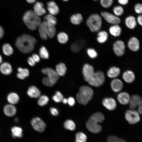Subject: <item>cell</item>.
<instances>
[{
    "mask_svg": "<svg viewBox=\"0 0 142 142\" xmlns=\"http://www.w3.org/2000/svg\"><path fill=\"white\" fill-rule=\"evenodd\" d=\"M125 48L124 42L121 40H116L113 44V51L115 54L118 57H121L124 55Z\"/></svg>",
    "mask_w": 142,
    "mask_h": 142,
    "instance_id": "30bf717a",
    "label": "cell"
},
{
    "mask_svg": "<svg viewBox=\"0 0 142 142\" xmlns=\"http://www.w3.org/2000/svg\"><path fill=\"white\" fill-rule=\"evenodd\" d=\"M125 118L130 124H134L139 122L140 117L139 113L134 109H128L125 112Z\"/></svg>",
    "mask_w": 142,
    "mask_h": 142,
    "instance_id": "ba28073f",
    "label": "cell"
},
{
    "mask_svg": "<svg viewBox=\"0 0 142 142\" xmlns=\"http://www.w3.org/2000/svg\"><path fill=\"white\" fill-rule=\"evenodd\" d=\"M44 21L49 26H55L57 23V19L55 16L50 14L45 16L44 18Z\"/></svg>",
    "mask_w": 142,
    "mask_h": 142,
    "instance_id": "1f68e13d",
    "label": "cell"
},
{
    "mask_svg": "<svg viewBox=\"0 0 142 142\" xmlns=\"http://www.w3.org/2000/svg\"><path fill=\"white\" fill-rule=\"evenodd\" d=\"M63 98L62 94L59 91H57L55 94L52 97L53 100L56 103H60L61 102Z\"/></svg>",
    "mask_w": 142,
    "mask_h": 142,
    "instance_id": "b9f144b4",
    "label": "cell"
},
{
    "mask_svg": "<svg viewBox=\"0 0 142 142\" xmlns=\"http://www.w3.org/2000/svg\"><path fill=\"white\" fill-rule=\"evenodd\" d=\"M127 27L131 29H134L136 26V22L134 17L130 16L126 18L125 21Z\"/></svg>",
    "mask_w": 142,
    "mask_h": 142,
    "instance_id": "f546056e",
    "label": "cell"
},
{
    "mask_svg": "<svg viewBox=\"0 0 142 142\" xmlns=\"http://www.w3.org/2000/svg\"><path fill=\"white\" fill-rule=\"evenodd\" d=\"M134 10L135 12L138 14H141L142 12V5L140 3L136 4L134 7Z\"/></svg>",
    "mask_w": 142,
    "mask_h": 142,
    "instance_id": "c3c4849f",
    "label": "cell"
},
{
    "mask_svg": "<svg viewBox=\"0 0 142 142\" xmlns=\"http://www.w3.org/2000/svg\"><path fill=\"white\" fill-rule=\"evenodd\" d=\"M102 103L103 106L110 110H113L116 107V102L115 100L112 98H105L103 99Z\"/></svg>",
    "mask_w": 142,
    "mask_h": 142,
    "instance_id": "9a60e30c",
    "label": "cell"
},
{
    "mask_svg": "<svg viewBox=\"0 0 142 142\" xmlns=\"http://www.w3.org/2000/svg\"><path fill=\"white\" fill-rule=\"evenodd\" d=\"M93 1H97L98 0H93Z\"/></svg>",
    "mask_w": 142,
    "mask_h": 142,
    "instance_id": "03108f58",
    "label": "cell"
},
{
    "mask_svg": "<svg viewBox=\"0 0 142 142\" xmlns=\"http://www.w3.org/2000/svg\"><path fill=\"white\" fill-rule=\"evenodd\" d=\"M86 24L92 32H99L100 29L102 24L101 18L98 14L90 15L86 21Z\"/></svg>",
    "mask_w": 142,
    "mask_h": 142,
    "instance_id": "5b68a950",
    "label": "cell"
},
{
    "mask_svg": "<svg viewBox=\"0 0 142 142\" xmlns=\"http://www.w3.org/2000/svg\"><path fill=\"white\" fill-rule=\"evenodd\" d=\"M138 111L139 113L141 114L142 113V105H140L138 106Z\"/></svg>",
    "mask_w": 142,
    "mask_h": 142,
    "instance_id": "680465c9",
    "label": "cell"
},
{
    "mask_svg": "<svg viewBox=\"0 0 142 142\" xmlns=\"http://www.w3.org/2000/svg\"><path fill=\"white\" fill-rule=\"evenodd\" d=\"M109 31L110 34L113 36L118 37L121 34V29L118 24H115L110 27Z\"/></svg>",
    "mask_w": 142,
    "mask_h": 142,
    "instance_id": "f1b7e54d",
    "label": "cell"
},
{
    "mask_svg": "<svg viewBox=\"0 0 142 142\" xmlns=\"http://www.w3.org/2000/svg\"><path fill=\"white\" fill-rule=\"evenodd\" d=\"M85 40L79 39L73 43L70 46L71 50L73 52L77 53L84 48L85 46Z\"/></svg>",
    "mask_w": 142,
    "mask_h": 142,
    "instance_id": "2e32d148",
    "label": "cell"
},
{
    "mask_svg": "<svg viewBox=\"0 0 142 142\" xmlns=\"http://www.w3.org/2000/svg\"><path fill=\"white\" fill-rule=\"evenodd\" d=\"M26 92L28 96L32 98H37L40 96V90L34 85L29 86Z\"/></svg>",
    "mask_w": 142,
    "mask_h": 142,
    "instance_id": "d6986e66",
    "label": "cell"
},
{
    "mask_svg": "<svg viewBox=\"0 0 142 142\" xmlns=\"http://www.w3.org/2000/svg\"><path fill=\"white\" fill-rule=\"evenodd\" d=\"M0 71L1 73L5 75H9L12 73L13 69L11 64L7 62L1 63L0 65Z\"/></svg>",
    "mask_w": 142,
    "mask_h": 142,
    "instance_id": "ffe728a7",
    "label": "cell"
},
{
    "mask_svg": "<svg viewBox=\"0 0 142 142\" xmlns=\"http://www.w3.org/2000/svg\"><path fill=\"white\" fill-rule=\"evenodd\" d=\"M6 99L8 103L15 105L19 102L20 98L17 93L12 92H9L7 95Z\"/></svg>",
    "mask_w": 142,
    "mask_h": 142,
    "instance_id": "e0dca14e",
    "label": "cell"
},
{
    "mask_svg": "<svg viewBox=\"0 0 142 142\" xmlns=\"http://www.w3.org/2000/svg\"><path fill=\"white\" fill-rule=\"evenodd\" d=\"M4 32L3 28L0 26V39L3 38L4 36Z\"/></svg>",
    "mask_w": 142,
    "mask_h": 142,
    "instance_id": "9f6ffc18",
    "label": "cell"
},
{
    "mask_svg": "<svg viewBox=\"0 0 142 142\" xmlns=\"http://www.w3.org/2000/svg\"><path fill=\"white\" fill-rule=\"evenodd\" d=\"M55 71L59 76H63L66 73L67 69L65 64L61 62L56 65Z\"/></svg>",
    "mask_w": 142,
    "mask_h": 142,
    "instance_id": "4dcf8cb0",
    "label": "cell"
},
{
    "mask_svg": "<svg viewBox=\"0 0 142 142\" xmlns=\"http://www.w3.org/2000/svg\"><path fill=\"white\" fill-rule=\"evenodd\" d=\"M105 77L104 73L100 70L94 72L88 82L90 85L96 87L102 86L105 81Z\"/></svg>",
    "mask_w": 142,
    "mask_h": 142,
    "instance_id": "8992f818",
    "label": "cell"
},
{
    "mask_svg": "<svg viewBox=\"0 0 142 142\" xmlns=\"http://www.w3.org/2000/svg\"><path fill=\"white\" fill-rule=\"evenodd\" d=\"M31 123L34 130L40 133L43 132L46 126L45 123L38 117L33 118L31 120Z\"/></svg>",
    "mask_w": 142,
    "mask_h": 142,
    "instance_id": "9c48e42d",
    "label": "cell"
},
{
    "mask_svg": "<svg viewBox=\"0 0 142 142\" xmlns=\"http://www.w3.org/2000/svg\"><path fill=\"white\" fill-rule=\"evenodd\" d=\"M120 70L118 67L113 66L111 67L107 72L108 76L111 78H115L120 74Z\"/></svg>",
    "mask_w": 142,
    "mask_h": 142,
    "instance_id": "83f0119b",
    "label": "cell"
},
{
    "mask_svg": "<svg viewBox=\"0 0 142 142\" xmlns=\"http://www.w3.org/2000/svg\"><path fill=\"white\" fill-rule=\"evenodd\" d=\"M3 110L4 114L9 117L14 116L17 111V108L15 105L9 103L3 106Z\"/></svg>",
    "mask_w": 142,
    "mask_h": 142,
    "instance_id": "4fadbf2b",
    "label": "cell"
},
{
    "mask_svg": "<svg viewBox=\"0 0 142 142\" xmlns=\"http://www.w3.org/2000/svg\"><path fill=\"white\" fill-rule=\"evenodd\" d=\"M113 12L115 16H118L121 15L124 13L123 8L120 6L114 7L113 9Z\"/></svg>",
    "mask_w": 142,
    "mask_h": 142,
    "instance_id": "7bdbcfd3",
    "label": "cell"
},
{
    "mask_svg": "<svg viewBox=\"0 0 142 142\" xmlns=\"http://www.w3.org/2000/svg\"><path fill=\"white\" fill-rule=\"evenodd\" d=\"M39 56L44 59H48L49 57V52L45 47H41L39 51Z\"/></svg>",
    "mask_w": 142,
    "mask_h": 142,
    "instance_id": "8d00e7d4",
    "label": "cell"
},
{
    "mask_svg": "<svg viewBox=\"0 0 142 142\" xmlns=\"http://www.w3.org/2000/svg\"><path fill=\"white\" fill-rule=\"evenodd\" d=\"M93 95V91L90 87L83 85L80 88L79 92L76 94V98L79 104L86 105L92 100Z\"/></svg>",
    "mask_w": 142,
    "mask_h": 142,
    "instance_id": "3957f363",
    "label": "cell"
},
{
    "mask_svg": "<svg viewBox=\"0 0 142 142\" xmlns=\"http://www.w3.org/2000/svg\"><path fill=\"white\" fill-rule=\"evenodd\" d=\"M75 137V142H86L87 141L86 135L82 132L77 133L76 134Z\"/></svg>",
    "mask_w": 142,
    "mask_h": 142,
    "instance_id": "ab89813d",
    "label": "cell"
},
{
    "mask_svg": "<svg viewBox=\"0 0 142 142\" xmlns=\"http://www.w3.org/2000/svg\"><path fill=\"white\" fill-rule=\"evenodd\" d=\"M122 77L124 80L128 83L133 82L135 78L134 73L130 70H127L124 72L123 74Z\"/></svg>",
    "mask_w": 142,
    "mask_h": 142,
    "instance_id": "4316f807",
    "label": "cell"
},
{
    "mask_svg": "<svg viewBox=\"0 0 142 142\" xmlns=\"http://www.w3.org/2000/svg\"><path fill=\"white\" fill-rule=\"evenodd\" d=\"M47 9L50 14L54 16L59 13V9L56 3L53 1H49L47 3Z\"/></svg>",
    "mask_w": 142,
    "mask_h": 142,
    "instance_id": "603a6c76",
    "label": "cell"
},
{
    "mask_svg": "<svg viewBox=\"0 0 142 142\" xmlns=\"http://www.w3.org/2000/svg\"><path fill=\"white\" fill-rule=\"evenodd\" d=\"M40 57L37 54H33L32 55V57L36 63H38L40 60Z\"/></svg>",
    "mask_w": 142,
    "mask_h": 142,
    "instance_id": "f5cc1de1",
    "label": "cell"
},
{
    "mask_svg": "<svg viewBox=\"0 0 142 142\" xmlns=\"http://www.w3.org/2000/svg\"><path fill=\"white\" fill-rule=\"evenodd\" d=\"M57 39L59 43L64 44L67 42L69 38L68 35L66 33L64 32H61L58 34Z\"/></svg>",
    "mask_w": 142,
    "mask_h": 142,
    "instance_id": "d590c367",
    "label": "cell"
},
{
    "mask_svg": "<svg viewBox=\"0 0 142 142\" xmlns=\"http://www.w3.org/2000/svg\"><path fill=\"white\" fill-rule=\"evenodd\" d=\"M34 12L39 16H42L46 13L43 4L41 2H37L34 6Z\"/></svg>",
    "mask_w": 142,
    "mask_h": 142,
    "instance_id": "484cf974",
    "label": "cell"
},
{
    "mask_svg": "<svg viewBox=\"0 0 142 142\" xmlns=\"http://www.w3.org/2000/svg\"><path fill=\"white\" fill-rule=\"evenodd\" d=\"M18 72L20 73L23 75L26 78L29 75V70L26 68H23L21 67H18L17 69Z\"/></svg>",
    "mask_w": 142,
    "mask_h": 142,
    "instance_id": "7dc6e473",
    "label": "cell"
},
{
    "mask_svg": "<svg viewBox=\"0 0 142 142\" xmlns=\"http://www.w3.org/2000/svg\"><path fill=\"white\" fill-rule=\"evenodd\" d=\"M113 0H100L101 5L105 8H108L112 5Z\"/></svg>",
    "mask_w": 142,
    "mask_h": 142,
    "instance_id": "bcb514c9",
    "label": "cell"
},
{
    "mask_svg": "<svg viewBox=\"0 0 142 142\" xmlns=\"http://www.w3.org/2000/svg\"><path fill=\"white\" fill-rule=\"evenodd\" d=\"M36 0H26L27 2L30 3H33L36 1Z\"/></svg>",
    "mask_w": 142,
    "mask_h": 142,
    "instance_id": "94428289",
    "label": "cell"
},
{
    "mask_svg": "<svg viewBox=\"0 0 142 142\" xmlns=\"http://www.w3.org/2000/svg\"><path fill=\"white\" fill-rule=\"evenodd\" d=\"M56 29L55 26H49L47 27V33L48 37L50 38H53L55 34Z\"/></svg>",
    "mask_w": 142,
    "mask_h": 142,
    "instance_id": "f35d334b",
    "label": "cell"
},
{
    "mask_svg": "<svg viewBox=\"0 0 142 142\" xmlns=\"http://www.w3.org/2000/svg\"><path fill=\"white\" fill-rule=\"evenodd\" d=\"M101 16L108 23L113 24H118L121 22V20L118 16L109 12H101Z\"/></svg>",
    "mask_w": 142,
    "mask_h": 142,
    "instance_id": "8fae6325",
    "label": "cell"
},
{
    "mask_svg": "<svg viewBox=\"0 0 142 142\" xmlns=\"http://www.w3.org/2000/svg\"><path fill=\"white\" fill-rule=\"evenodd\" d=\"M2 56L0 55V64L2 63Z\"/></svg>",
    "mask_w": 142,
    "mask_h": 142,
    "instance_id": "be15d7a7",
    "label": "cell"
},
{
    "mask_svg": "<svg viewBox=\"0 0 142 142\" xmlns=\"http://www.w3.org/2000/svg\"><path fill=\"white\" fill-rule=\"evenodd\" d=\"M63 0V1H68L69 0Z\"/></svg>",
    "mask_w": 142,
    "mask_h": 142,
    "instance_id": "e7e4bbea",
    "label": "cell"
},
{
    "mask_svg": "<svg viewBox=\"0 0 142 142\" xmlns=\"http://www.w3.org/2000/svg\"><path fill=\"white\" fill-rule=\"evenodd\" d=\"M137 21L138 23L141 25H142V16L141 15L139 16L137 18Z\"/></svg>",
    "mask_w": 142,
    "mask_h": 142,
    "instance_id": "6f0895ef",
    "label": "cell"
},
{
    "mask_svg": "<svg viewBox=\"0 0 142 142\" xmlns=\"http://www.w3.org/2000/svg\"><path fill=\"white\" fill-rule=\"evenodd\" d=\"M97 40L99 43H102L107 40L108 35L106 31H99L97 33Z\"/></svg>",
    "mask_w": 142,
    "mask_h": 142,
    "instance_id": "836d02e7",
    "label": "cell"
},
{
    "mask_svg": "<svg viewBox=\"0 0 142 142\" xmlns=\"http://www.w3.org/2000/svg\"><path fill=\"white\" fill-rule=\"evenodd\" d=\"M88 55L91 58L94 59L97 57L98 53L96 51L92 48H89L87 50Z\"/></svg>",
    "mask_w": 142,
    "mask_h": 142,
    "instance_id": "ee69618b",
    "label": "cell"
},
{
    "mask_svg": "<svg viewBox=\"0 0 142 142\" xmlns=\"http://www.w3.org/2000/svg\"><path fill=\"white\" fill-rule=\"evenodd\" d=\"M129 0H118V2L120 4L125 5L128 4Z\"/></svg>",
    "mask_w": 142,
    "mask_h": 142,
    "instance_id": "11a10c76",
    "label": "cell"
},
{
    "mask_svg": "<svg viewBox=\"0 0 142 142\" xmlns=\"http://www.w3.org/2000/svg\"><path fill=\"white\" fill-rule=\"evenodd\" d=\"M111 87L114 92H118L120 91L123 89V85L122 82L120 79L115 78L111 81Z\"/></svg>",
    "mask_w": 142,
    "mask_h": 142,
    "instance_id": "7402d4cb",
    "label": "cell"
},
{
    "mask_svg": "<svg viewBox=\"0 0 142 142\" xmlns=\"http://www.w3.org/2000/svg\"><path fill=\"white\" fill-rule=\"evenodd\" d=\"M2 49L3 53L7 56H10L13 53V50L12 47L10 44L7 43L3 45Z\"/></svg>",
    "mask_w": 142,
    "mask_h": 142,
    "instance_id": "e575fe53",
    "label": "cell"
},
{
    "mask_svg": "<svg viewBox=\"0 0 142 142\" xmlns=\"http://www.w3.org/2000/svg\"><path fill=\"white\" fill-rule=\"evenodd\" d=\"M16 76L18 79L23 80L26 78V77L21 73L18 72L16 74Z\"/></svg>",
    "mask_w": 142,
    "mask_h": 142,
    "instance_id": "db71d44e",
    "label": "cell"
},
{
    "mask_svg": "<svg viewBox=\"0 0 142 142\" xmlns=\"http://www.w3.org/2000/svg\"><path fill=\"white\" fill-rule=\"evenodd\" d=\"M27 61L28 64L31 66L33 67L35 65L36 63L32 57H29L28 58Z\"/></svg>",
    "mask_w": 142,
    "mask_h": 142,
    "instance_id": "681fc988",
    "label": "cell"
},
{
    "mask_svg": "<svg viewBox=\"0 0 142 142\" xmlns=\"http://www.w3.org/2000/svg\"><path fill=\"white\" fill-rule=\"evenodd\" d=\"M107 142H126L125 141L115 136H109Z\"/></svg>",
    "mask_w": 142,
    "mask_h": 142,
    "instance_id": "f6af8a7d",
    "label": "cell"
},
{
    "mask_svg": "<svg viewBox=\"0 0 142 142\" xmlns=\"http://www.w3.org/2000/svg\"><path fill=\"white\" fill-rule=\"evenodd\" d=\"M37 40L34 37L28 34H23L18 37L16 41V45L22 52L28 53L33 51Z\"/></svg>",
    "mask_w": 142,
    "mask_h": 142,
    "instance_id": "6da1fadb",
    "label": "cell"
},
{
    "mask_svg": "<svg viewBox=\"0 0 142 142\" xmlns=\"http://www.w3.org/2000/svg\"><path fill=\"white\" fill-rule=\"evenodd\" d=\"M12 136L14 139L21 138L23 136V130L20 126H14L11 128Z\"/></svg>",
    "mask_w": 142,
    "mask_h": 142,
    "instance_id": "cb8c5ba5",
    "label": "cell"
},
{
    "mask_svg": "<svg viewBox=\"0 0 142 142\" xmlns=\"http://www.w3.org/2000/svg\"><path fill=\"white\" fill-rule=\"evenodd\" d=\"M68 99V103L70 106H73L75 104V101L74 99L72 97H69Z\"/></svg>",
    "mask_w": 142,
    "mask_h": 142,
    "instance_id": "816d5d0a",
    "label": "cell"
},
{
    "mask_svg": "<svg viewBox=\"0 0 142 142\" xmlns=\"http://www.w3.org/2000/svg\"><path fill=\"white\" fill-rule=\"evenodd\" d=\"M130 97L129 94L125 92H123L119 93L117 98L118 102L121 104L125 105L129 103Z\"/></svg>",
    "mask_w": 142,
    "mask_h": 142,
    "instance_id": "d4e9b609",
    "label": "cell"
},
{
    "mask_svg": "<svg viewBox=\"0 0 142 142\" xmlns=\"http://www.w3.org/2000/svg\"><path fill=\"white\" fill-rule=\"evenodd\" d=\"M48 24L44 21L41 22L38 28V31L41 38L43 40H46L48 38L47 33V27Z\"/></svg>",
    "mask_w": 142,
    "mask_h": 142,
    "instance_id": "44dd1931",
    "label": "cell"
},
{
    "mask_svg": "<svg viewBox=\"0 0 142 142\" xmlns=\"http://www.w3.org/2000/svg\"><path fill=\"white\" fill-rule=\"evenodd\" d=\"M98 123L99 121L92 115L86 123V126L88 130L94 133H100L102 130V127Z\"/></svg>",
    "mask_w": 142,
    "mask_h": 142,
    "instance_id": "52a82bcc",
    "label": "cell"
},
{
    "mask_svg": "<svg viewBox=\"0 0 142 142\" xmlns=\"http://www.w3.org/2000/svg\"><path fill=\"white\" fill-rule=\"evenodd\" d=\"M62 101L63 103L65 104H66L68 103V99L65 98H63Z\"/></svg>",
    "mask_w": 142,
    "mask_h": 142,
    "instance_id": "91938a15",
    "label": "cell"
},
{
    "mask_svg": "<svg viewBox=\"0 0 142 142\" xmlns=\"http://www.w3.org/2000/svg\"><path fill=\"white\" fill-rule=\"evenodd\" d=\"M71 23L75 25H78L81 23L83 21V18L82 15L79 13L73 14L71 17Z\"/></svg>",
    "mask_w": 142,
    "mask_h": 142,
    "instance_id": "d6a6232c",
    "label": "cell"
},
{
    "mask_svg": "<svg viewBox=\"0 0 142 142\" xmlns=\"http://www.w3.org/2000/svg\"><path fill=\"white\" fill-rule=\"evenodd\" d=\"M64 126L66 129L73 131L75 128V124L74 122L71 120H67L64 123Z\"/></svg>",
    "mask_w": 142,
    "mask_h": 142,
    "instance_id": "74e56055",
    "label": "cell"
},
{
    "mask_svg": "<svg viewBox=\"0 0 142 142\" xmlns=\"http://www.w3.org/2000/svg\"><path fill=\"white\" fill-rule=\"evenodd\" d=\"M50 110L52 114L53 115L57 116L59 114L58 110L55 108H51L50 109Z\"/></svg>",
    "mask_w": 142,
    "mask_h": 142,
    "instance_id": "f907efd6",
    "label": "cell"
},
{
    "mask_svg": "<svg viewBox=\"0 0 142 142\" xmlns=\"http://www.w3.org/2000/svg\"><path fill=\"white\" fill-rule=\"evenodd\" d=\"M23 20L27 27L32 30L36 29L41 22L39 16L37 15L33 11L31 10L25 12L23 17Z\"/></svg>",
    "mask_w": 142,
    "mask_h": 142,
    "instance_id": "7a4b0ae2",
    "label": "cell"
},
{
    "mask_svg": "<svg viewBox=\"0 0 142 142\" xmlns=\"http://www.w3.org/2000/svg\"><path fill=\"white\" fill-rule=\"evenodd\" d=\"M38 100V104L41 106H43L47 104L49 101L48 97L45 95L40 96Z\"/></svg>",
    "mask_w": 142,
    "mask_h": 142,
    "instance_id": "60d3db41",
    "label": "cell"
},
{
    "mask_svg": "<svg viewBox=\"0 0 142 142\" xmlns=\"http://www.w3.org/2000/svg\"><path fill=\"white\" fill-rule=\"evenodd\" d=\"M129 103L131 109L134 110L138 106L142 105V99L138 95H133L130 98Z\"/></svg>",
    "mask_w": 142,
    "mask_h": 142,
    "instance_id": "5bb4252c",
    "label": "cell"
},
{
    "mask_svg": "<svg viewBox=\"0 0 142 142\" xmlns=\"http://www.w3.org/2000/svg\"><path fill=\"white\" fill-rule=\"evenodd\" d=\"M82 72L84 80L88 82L95 72L94 68L92 65L86 63L83 66Z\"/></svg>",
    "mask_w": 142,
    "mask_h": 142,
    "instance_id": "7c38bea8",
    "label": "cell"
},
{
    "mask_svg": "<svg viewBox=\"0 0 142 142\" xmlns=\"http://www.w3.org/2000/svg\"><path fill=\"white\" fill-rule=\"evenodd\" d=\"M19 120L18 118H16L14 119V121L16 123H18Z\"/></svg>",
    "mask_w": 142,
    "mask_h": 142,
    "instance_id": "6125c7cd",
    "label": "cell"
},
{
    "mask_svg": "<svg viewBox=\"0 0 142 142\" xmlns=\"http://www.w3.org/2000/svg\"><path fill=\"white\" fill-rule=\"evenodd\" d=\"M42 73L47 75V76L43 78L42 82L45 85L49 87L53 86L57 82L59 78V76L55 70L50 67L43 68Z\"/></svg>",
    "mask_w": 142,
    "mask_h": 142,
    "instance_id": "277c9868",
    "label": "cell"
},
{
    "mask_svg": "<svg viewBox=\"0 0 142 142\" xmlns=\"http://www.w3.org/2000/svg\"><path fill=\"white\" fill-rule=\"evenodd\" d=\"M128 45L129 49L133 52H136L140 48V43L139 40L136 37H131L129 40Z\"/></svg>",
    "mask_w": 142,
    "mask_h": 142,
    "instance_id": "ac0fdd59",
    "label": "cell"
}]
</instances>
